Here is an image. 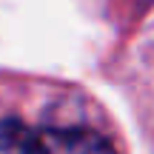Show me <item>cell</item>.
<instances>
[{"instance_id":"obj_1","label":"cell","mask_w":154,"mask_h":154,"mask_svg":"<svg viewBox=\"0 0 154 154\" xmlns=\"http://www.w3.org/2000/svg\"><path fill=\"white\" fill-rule=\"evenodd\" d=\"M0 154H117L100 134L86 128H37L20 120L0 126Z\"/></svg>"}]
</instances>
